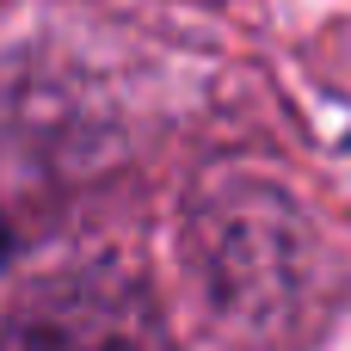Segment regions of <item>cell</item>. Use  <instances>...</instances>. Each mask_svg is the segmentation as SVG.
Returning <instances> with one entry per match:
<instances>
[{
    "mask_svg": "<svg viewBox=\"0 0 351 351\" xmlns=\"http://www.w3.org/2000/svg\"><path fill=\"white\" fill-rule=\"evenodd\" d=\"M0 351H167L154 296L117 265L37 278L0 327Z\"/></svg>",
    "mask_w": 351,
    "mask_h": 351,
    "instance_id": "1",
    "label": "cell"
}]
</instances>
